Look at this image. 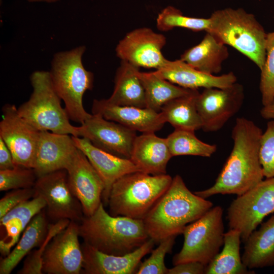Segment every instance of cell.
Here are the masks:
<instances>
[{
    "mask_svg": "<svg viewBox=\"0 0 274 274\" xmlns=\"http://www.w3.org/2000/svg\"><path fill=\"white\" fill-rule=\"evenodd\" d=\"M262 130L253 121L236 118L231 137L233 146L214 184L194 193L207 199L216 194L245 193L264 178L259 159Z\"/></svg>",
    "mask_w": 274,
    "mask_h": 274,
    "instance_id": "6da1fadb",
    "label": "cell"
},
{
    "mask_svg": "<svg viewBox=\"0 0 274 274\" xmlns=\"http://www.w3.org/2000/svg\"><path fill=\"white\" fill-rule=\"evenodd\" d=\"M213 203L189 190L179 175L143 219L149 238L155 244L182 233L185 227L213 207Z\"/></svg>",
    "mask_w": 274,
    "mask_h": 274,
    "instance_id": "7a4b0ae2",
    "label": "cell"
},
{
    "mask_svg": "<svg viewBox=\"0 0 274 274\" xmlns=\"http://www.w3.org/2000/svg\"><path fill=\"white\" fill-rule=\"evenodd\" d=\"M84 243L106 254L123 255L141 247L149 238L143 220L114 216L102 202L93 214L79 223Z\"/></svg>",
    "mask_w": 274,
    "mask_h": 274,
    "instance_id": "3957f363",
    "label": "cell"
},
{
    "mask_svg": "<svg viewBox=\"0 0 274 274\" xmlns=\"http://www.w3.org/2000/svg\"><path fill=\"white\" fill-rule=\"evenodd\" d=\"M208 32L252 60L261 71L266 58L267 33L255 16L242 8L215 11Z\"/></svg>",
    "mask_w": 274,
    "mask_h": 274,
    "instance_id": "277c9868",
    "label": "cell"
},
{
    "mask_svg": "<svg viewBox=\"0 0 274 274\" xmlns=\"http://www.w3.org/2000/svg\"><path fill=\"white\" fill-rule=\"evenodd\" d=\"M84 46L60 51L53 56L49 72L56 93L63 100L70 120L81 125L92 114L87 112L83 104L85 92L93 87V74L85 69L82 56Z\"/></svg>",
    "mask_w": 274,
    "mask_h": 274,
    "instance_id": "5b68a950",
    "label": "cell"
},
{
    "mask_svg": "<svg viewBox=\"0 0 274 274\" xmlns=\"http://www.w3.org/2000/svg\"><path fill=\"white\" fill-rule=\"evenodd\" d=\"M172 179L166 174L152 175L140 171L123 176L111 187L109 213L143 220L167 190Z\"/></svg>",
    "mask_w": 274,
    "mask_h": 274,
    "instance_id": "8992f818",
    "label": "cell"
},
{
    "mask_svg": "<svg viewBox=\"0 0 274 274\" xmlns=\"http://www.w3.org/2000/svg\"><path fill=\"white\" fill-rule=\"evenodd\" d=\"M32 92L18 108L20 115L40 131L81 136V126L72 125L61 99L53 86L49 72L37 71L30 77Z\"/></svg>",
    "mask_w": 274,
    "mask_h": 274,
    "instance_id": "52a82bcc",
    "label": "cell"
},
{
    "mask_svg": "<svg viewBox=\"0 0 274 274\" xmlns=\"http://www.w3.org/2000/svg\"><path fill=\"white\" fill-rule=\"evenodd\" d=\"M223 214L221 207H212L185 227L182 248L173 258L174 265L196 261L206 266L213 261L224 244Z\"/></svg>",
    "mask_w": 274,
    "mask_h": 274,
    "instance_id": "ba28073f",
    "label": "cell"
},
{
    "mask_svg": "<svg viewBox=\"0 0 274 274\" xmlns=\"http://www.w3.org/2000/svg\"><path fill=\"white\" fill-rule=\"evenodd\" d=\"M274 212V177L262 180L252 188L237 196L227 209L229 229L240 232L241 241Z\"/></svg>",
    "mask_w": 274,
    "mask_h": 274,
    "instance_id": "9c48e42d",
    "label": "cell"
},
{
    "mask_svg": "<svg viewBox=\"0 0 274 274\" xmlns=\"http://www.w3.org/2000/svg\"><path fill=\"white\" fill-rule=\"evenodd\" d=\"M33 188V197L45 200L46 215L52 220L68 219L79 223L83 218L81 204L70 189L66 170L38 177Z\"/></svg>",
    "mask_w": 274,
    "mask_h": 274,
    "instance_id": "30bf717a",
    "label": "cell"
},
{
    "mask_svg": "<svg viewBox=\"0 0 274 274\" xmlns=\"http://www.w3.org/2000/svg\"><path fill=\"white\" fill-rule=\"evenodd\" d=\"M244 98V88L237 82L223 88H204L196 99L197 109L202 123L201 129L206 132L221 129L238 112Z\"/></svg>",
    "mask_w": 274,
    "mask_h": 274,
    "instance_id": "8fae6325",
    "label": "cell"
},
{
    "mask_svg": "<svg viewBox=\"0 0 274 274\" xmlns=\"http://www.w3.org/2000/svg\"><path fill=\"white\" fill-rule=\"evenodd\" d=\"M40 133L20 115L15 105L3 107L0 138L10 150L16 165L32 168Z\"/></svg>",
    "mask_w": 274,
    "mask_h": 274,
    "instance_id": "7c38bea8",
    "label": "cell"
},
{
    "mask_svg": "<svg viewBox=\"0 0 274 274\" xmlns=\"http://www.w3.org/2000/svg\"><path fill=\"white\" fill-rule=\"evenodd\" d=\"M79 223L71 221L46 246L42 257V271L47 274H80L83 254L79 237Z\"/></svg>",
    "mask_w": 274,
    "mask_h": 274,
    "instance_id": "4fadbf2b",
    "label": "cell"
},
{
    "mask_svg": "<svg viewBox=\"0 0 274 274\" xmlns=\"http://www.w3.org/2000/svg\"><path fill=\"white\" fill-rule=\"evenodd\" d=\"M166 42L165 36L151 28H137L120 41L116 48V55L121 60L137 67L158 70L168 61L161 52Z\"/></svg>",
    "mask_w": 274,
    "mask_h": 274,
    "instance_id": "5bb4252c",
    "label": "cell"
},
{
    "mask_svg": "<svg viewBox=\"0 0 274 274\" xmlns=\"http://www.w3.org/2000/svg\"><path fill=\"white\" fill-rule=\"evenodd\" d=\"M81 136L96 147L122 157L130 158L136 131L92 114L81 125Z\"/></svg>",
    "mask_w": 274,
    "mask_h": 274,
    "instance_id": "9a60e30c",
    "label": "cell"
},
{
    "mask_svg": "<svg viewBox=\"0 0 274 274\" xmlns=\"http://www.w3.org/2000/svg\"><path fill=\"white\" fill-rule=\"evenodd\" d=\"M66 170L70 189L80 202L84 216L91 215L101 202L105 188L102 180L79 149Z\"/></svg>",
    "mask_w": 274,
    "mask_h": 274,
    "instance_id": "2e32d148",
    "label": "cell"
},
{
    "mask_svg": "<svg viewBox=\"0 0 274 274\" xmlns=\"http://www.w3.org/2000/svg\"><path fill=\"white\" fill-rule=\"evenodd\" d=\"M149 238L141 247L123 255L102 253L83 243L82 249L83 264L82 272L86 274L135 273L142 259L150 253L155 245Z\"/></svg>",
    "mask_w": 274,
    "mask_h": 274,
    "instance_id": "e0dca14e",
    "label": "cell"
},
{
    "mask_svg": "<svg viewBox=\"0 0 274 274\" xmlns=\"http://www.w3.org/2000/svg\"><path fill=\"white\" fill-rule=\"evenodd\" d=\"M79 149L72 135L40 131L32 168L38 177L67 168Z\"/></svg>",
    "mask_w": 274,
    "mask_h": 274,
    "instance_id": "ac0fdd59",
    "label": "cell"
},
{
    "mask_svg": "<svg viewBox=\"0 0 274 274\" xmlns=\"http://www.w3.org/2000/svg\"><path fill=\"white\" fill-rule=\"evenodd\" d=\"M72 137L77 147L86 155L102 180L105 185L102 203L104 205L108 204L114 183L123 176L140 171V169L129 158L120 157L102 150L86 138L73 135Z\"/></svg>",
    "mask_w": 274,
    "mask_h": 274,
    "instance_id": "d6986e66",
    "label": "cell"
},
{
    "mask_svg": "<svg viewBox=\"0 0 274 274\" xmlns=\"http://www.w3.org/2000/svg\"><path fill=\"white\" fill-rule=\"evenodd\" d=\"M92 112L142 133L155 132L160 130L165 123L160 112L147 108L116 105L107 99H94Z\"/></svg>",
    "mask_w": 274,
    "mask_h": 274,
    "instance_id": "ffe728a7",
    "label": "cell"
},
{
    "mask_svg": "<svg viewBox=\"0 0 274 274\" xmlns=\"http://www.w3.org/2000/svg\"><path fill=\"white\" fill-rule=\"evenodd\" d=\"M159 77L179 86L192 89L199 88H223L236 82V77L230 72L221 76L201 72L182 60H168L161 68L154 72Z\"/></svg>",
    "mask_w": 274,
    "mask_h": 274,
    "instance_id": "44dd1931",
    "label": "cell"
},
{
    "mask_svg": "<svg viewBox=\"0 0 274 274\" xmlns=\"http://www.w3.org/2000/svg\"><path fill=\"white\" fill-rule=\"evenodd\" d=\"M172 157L166 138L148 132L136 135L129 159L141 172L158 175L166 174L167 163Z\"/></svg>",
    "mask_w": 274,
    "mask_h": 274,
    "instance_id": "7402d4cb",
    "label": "cell"
},
{
    "mask_svg": "<svg viewBox=\"0 0 274 274\" xmlns=\"http://www.w3.org/2000/svg\"><path fill=\"white\" fill-rule=\"evenodd\" d=\"M45 207V200L35 197L18 205L0 218V252L3 257L10 253L31 220Z\"/></svg>",
    "mask_w": 274,
    "mask_h": 274,
    "instance_id": "603a6c76",
    "label": "cell"
},
{
    "mask_svg": "<svg viewBox=\"0 0 274 274\" xmlns=\"http://www.w3.org/2000/svg\"><path fill=\"white\" fill-rule=\"evenodd\" d=\"M245 242L242 260L250 270L274 266V215Z\"/></svg>",
    "mask_w": 274,
    "mask_h": 274,
    "instance_id": "cb8c5ba5",
    "label": "cell"
},
{
    "mask_svg": "<svg viewBox=\"0 0 274 274\" xmlns=\"http://www.w3.org/2000/svg\"><path fill=\"white\" fill-rule=\"evenodd\" d=\"M206 32L201 41L186 50L180 59L201 72L215 75L222 70L229 52L227 45L212 33Z\"/></svg>",
    "mask_w": 274,
    "mask_h": 274,
    "instance_id": "d4e9b609",
    "label": "cell"
},
{
    "mask_svg": "<svg viewBox=\"0 0 274 274\" xmlns=\"http://www.w3.org/2000/svg\"><path fill=\"white\" fill-rule=\"evenodd\" d=\"M44 209L31 220L10 253L1 258V274L10 273L23 258L44 242L49 227Z\"/></svg>",
    "mask_w": 274,
    "mask_h": 274,
    "instance_id": "484cf974",
    "label": "cell"
},
{
    "mask_svg": "<svg viewBox=\"0 0 274 274\" xmlns=\"http://www.w3.org/2000/svg\"><path fill=\"white\" fill-rule=\"evenodd\" d=\"M139 67L121 60L117 68L113 93L107 99L111 104L146 108L145 90L138 77Z\"/></svg>",
    "mask_w": 274,
    "mask_h": 274,
    "instance_id": "4316f807",
    "label": "cell"
},
{
    "mask_svg": "<svg viewBox=\"0 0 274 274\" xmlns=\"http://www.w3.org/2000/svg\"><path fill=\"white\" fill-rule=\"evenodd\" d=\"M199 94L198 90L194 89L165 104L160 112L165 123H170L175 129L195 131L201 129L202 123L196 107Z\"/></svg>",
    "mask_w": 274,
    "mask_h": 274,
    "instance_id": "83f0119b",
    "label": "cell"
},
{
    "mask_svg": "<svg viewBox=\"0 0 274 274\" xmlns=\"http://www.w3.org/2000/svg\"><path fill=\"white\" fill-rule=\"evenodd\" d=\"M241 233L229 229L224 233L223 248L206 267V274H252L243 263L240 255Z\"/></svg>",
    "mask_w": 274,
    "mask_h": 274,
    "instance_id": "f1b7e54d",
    "label": "cell"
},
{
    "mask_svg": "<svg viewBox=\"0 0 274 274\" xmlns=\"http://www.w3.org/2000/svg\"><path fill=\"white\" fill-rule=\"evenodd\" d=\"M143 86L146 108L160 112L170 100L191 93L194 89L177 86L157 76L154 72H138Z\"/></svg>",
    "mask_w": 274,
    "mask_h": 274,
    "instance_id": "f546056e",
    "label": "cell"
},
{
    "mask_svg": "<svg viewBox=\"0 0 274 274\" xmlns=\"http://www.w3.org/2000/svg\"><path fill=\"white\" fill-rule=\"evenodd\" d=\"M195 131L175 129L166 138L173 157L180 155H193L210 157L217 150V146L199 140Z\"/></svg>",
    "mask_w": 274,
    "mask_h": 274,
    "instance_id": "4dcf8cb0",
    "label": "cell"
},
{
    "mask_svg": "<svg viewBox=\"0 0 274 274\" xmlns=\"http://www.w3.org/2000/svg\"><path fill=\"white\" fill-rule=\"evenodd\" d=\"M211 24L210 18H195L183 15L178 9L172 6L164 9L158 15L157 27L161 31H168L175 27H182L194 31H208Z\"/></svg>",
    "mask_w": 274,
    "mask_h": 274,
    "instance_id": "1f68e13d",
    "label": "cell"
},
{
    "mask_svg": "<svg viewBox=\"0 0 274 274\" xmlns=\"http://www.w3.org/2000/svg\"><path fill=\"white\" fill-rule=\"evenodd\" d=\"M260 71L259 89L264 107L274 102V31L267 33L266 58Z\"/></svg>",
    "mask_w": 274,
    "mask_h": 274,
    "instance_id": "d6a6232c",
    "label": "cell"
},
{
    "mask_svg": "<svg viewBox=\"0 0 274 274\" xmlns=\"http://www.w3.org/2000/svg\"><path fill=\"white\" fill-rule=\"evenodd\" d=\"M68 219H62L49 224L46 238L38 249L31 251L26 256L22 268L18 271L19 274H42V257L45 249L57 234L65 229L70 222Z\"/></svg>",
    "mask_w": 274,
    "mask_h": 274,
    "instance_id": "836d02e7",
    "label": "cell"
},
{
    "mask_svg": "<svg viewBox=\"0 0 274 274\" xmlns=\"http://www.w3.org/2000/svg\"><path fill=\"white\" fill-rule=\"evenodd\" d=\"M37 178L31 168L16 165L12 169L0 170V190L33 188Z\"/></svg>",
    "mask_w": 274,
    "mask_h": 274,
    "instance_id": "e575fe53",
    "label": "cell"
},
{
    "mask_svg": "<svg viewBox=\"0 0 274 274\" xmlns=\"http://www.w3.org/2000/svg\"><path fill=\"white\" fill-rule=\"evenodd\" d=\"M177 236H172L161 241L158 247L151 251V255L140 263L135 273L167 274L168 268L165 265L166 254L170 253Z\"/></svg>",
    "mask_w": 274,
    "mask_h": 274,
    "instance_id": "d590c367",
    "label": "cell"
},
{
    "mask_svg": "<svg viewBox=\"0 0 274 274\" xmlns=\"http://www.w3.org/2000/svg\"><path fill=\"white\" fill-rule=\"evenodd\" d=\"M259 159L264 178L274 177V120L268 121L262 134Z\"/></svg>",
    "mask_w": 274,
    "mask_h": 274,
    "instance_id": "8d00e7d4",
    "label": "cell"
},
{
    "mask_svg": "<svg viewBox=\"0 0 274 274\" xmlns=\"http://www.w3.org/2000/svg\"><path fill=\"white\" fill-rule=\"evenodd\" d=\"M34 196L33 188L11 190L0 200V218L20 203Z\"/></svg>",
    "mask_w": 274,
    "mask_h": 274,
    "instance_id": "74e56055",
    "label": "cell"
},
{
    "mask_svg": "<svg viewBox=\"0 0 274 274\" xmlns=\"http://www.w3.org/2000/svg\"><path fill=\"white\" fill-rule=\"evenodd\" d=\"M206 267L198 262H187L174 265L168 269L167 274H202L205 273Z\"/></svg>",
    "mask_w": 274,
    "mask_h": 274,
    "instance_id": "f35d334b",
    "label": "cell"
},
{
    "mask_svg": "<svg viewBox=\"0 0 274 274\" xmlns=\"http://www.w3.org/2000/svg\"><path fill=\"white\" fill-rule=\"evenodd\" d=\"M15 166L10 150L0 138V170L12 169Z\"/></svg>",
    "mask_w": 274,
    "mask_h": 274,
    "instance_id": "ab89813d",
    "label": "cell"
},
{
    "mask_svg": "<svg viewBox=\"0 0 274 274\" xmlns=\"http://www.w3.org/2000/svg\"><path fill=\"white\" fill-rule=\"evenodd\" d=\"M260 114L264 119L274 120V102L269 106L263 107L260 110Z\"/></svg>",
    "mask_w": 274,
    "mask_h": 274,
    "instance_id": "60d3db41",
    "label": "cell"
},
{
    "mask_svg": "<svg viewBox=\"0 0 274 274\" xmlns=\"http://www.w3.org/2000/svg\"><path fill=\"white\" fill-rule=\"evenodd\" d=\"M30 2H46V3H55L59 0H27Z\"/></svg>",
    "mask_w": 274,
    "mask_h": 274,
    "instance_id": "b9f144b4",
    "label": "cell"
}]
</instances>
